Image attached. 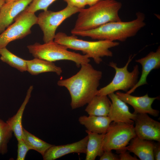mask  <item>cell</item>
Returning <instances> with one entry per match:
<instances>
[{"label": "cell", "mask_w": 160, "mask_h": 160, "mask_svg": "<svg viewBox=\"0 0 160 160\" xmlns=\"http://www.w3.org/2000/svg\"><path fill=\"white\" fill-rule=\"evenodd\" d=\"M108 96L111 100L108 116L112 121L134 124L136 114L130 112L126 103L120 99L114 93Z\"/></svg>", "instance_id": "4fadbf2b"}, {"label": "cell", "mask_w": 160, "mask_h": 160, "mask_svg": "<svg viewBox=\"0 0 160 160\" xmlns=\"http://www.w3.org/2000/svg\"><path fill=\"white\" fill-rule=\"evenodd\" d=\"M135 61L141 65L142 72L139 80L134 87L126 92L130 94L134 92L139 87L148 84L147 78L150 72L153 70L160 68V46L158 47L155 52H151L145 57L136 60Z\"/></svg>", "instance_id": "9a60e30c"}, {"label": "cell", "mask_w": 160, "mask_h": 160, "mask_svg": "<svg viewBox=\"0 0 160 160\" xmlns=\"http://www.w3.org/2000/svg\"><path fill=\"white\" fill-rule=\"evenodd\" d=\"M22 139L30 150H34L43 156L46 151L53 145L50 144L31 134L23 128Z\"/></svg>", "instance_id": "7402d4cb"}, {"label": "cell", "mask_w": 160, "mask_h": 160, "mask_svg": "<svg viewBox=\"0 0 160 160\" xmlns=\"http://www.w3.org/2000/svg\"><path fill=\"white\" fill-rule=\"evenodd\" d=\"M78 121L88 131L99 134H105L112 121L108 116L94 115L81 116Z\"/></svg>", "instance_id": "2e32d148"}, {"label": "cell", "mask_w": 160, "mask_h": 160, "mask_svg": "<svg viewBox=\"0 0 160 160\" xmlns=\"http://www.w3.org/2000/svg\"><path fill=\"white\" fill-rule=\"evenodd\" d=\"M134 130L140 138L160 142V123L150 117L148 114H136Z\"/></svg>", "instance_id": "30bf717a"}, {"label": "cell", "mask_w": 160, "mask_h": 160, "mask_svg": "<svg viewBox=\"0 0 160 160\" xmlns=\"http://www.w3.org/2000/svg\"><path fill=\"white\" fill-rule=\"evenodd\" d=\"M27 47L29 52L34 58L50 62L70 60L74 62L77 67L79 68L82 65L89 63L90 61L87 55L69 51L65 46L54 41L43 44L36 42L28 45Z\"/></svg>", "instance_id": "5b68a950"}, {"label": "cell", "mask_w": 160, "mask_h": 160, "mask_svg": "<svg viewBox=\"0 0 160 160\" xmlns=\"http://www.w3.org/2000/svg\"><path fill=\"white\" fill-rule=\"evenodd\" d=\"M13 132L7 123L0 119V154L7 152V144L12 136Z\"/></svg>", "instance_id": "cb8c5ba5"}, {"label": "cell", "mask_w": 160, "mask_h": 160, "mask_svg": "<svg viewBox=\"0 0 160 160\" xmlns=\"http://www.w3.org/2000/svg\"><path fill=\"white\" fill-rule=\"evenodd\" d=\"M111 104L107 95H96L87 104L85 111L89 115L108 116Z\"/></svg>", "instance_id": "44dd1931"}, {"label": "cell", "mask_w": 160, "mask_h": 160, "mask_svg": "<svg viewBox=\"0 0 160 160\" xmlns=\"http://www.w3.org/2000/svg\"><path fill=\"white\" fill-rule=\"evenodd\" d=\"M101 0H87V5L91 6Z\"/></svg>", "instance_id": "4dcf8cb0"}, {"label": "cell", "mask_w": 160, "mask_h": 160, "mask_svg": "<svg viewBox=\"0 0 160 160\" xmlns=\"http://www.w3.org/2000/svg\"><path fill=\"white\" fill-rule=\"evenodd\" d=\"M119 160H138L136 156H133L130 154L126 149L124 150L119 152Z\"/></svg>", "instance_id": "f1b7e54d"}, {"label": "cell", "mask_w": 160, "mask_h": 160, "mask_svg": "<svg viewBox=\"0 0 160 160\" xmlns=\"http://www.w3.org/2000/svg\"><path fill=\"white\" fill-rule=\"evenodd\" d=\"M88 135L79 141L71 143L55 145L49 148L42 156L44 160H54L72 153L86 154Z\"/></svg>", "instance_id": "5bb4252c"}, {"label": "cell", "mask_w": 160, "mask_h": 160, "mask_svg": "<svg viewBox=\"0 0 160 160\" xmlns=\"http://www.w3.org/2000/svg\"><path fill=\"white\" fill-rule=\"evenodd\" d=\"M88 140L86 147L85 160H95L97 157H100L104 151L103 140L105 134H99L86 130Z\"/></svg>", "instance_id": "ffe728a7"}, {"label": "cell", "mask_w": 160, "mask_h": 160, "mask_svg": "<svg viewBox=\"0 0 160 160\" xmlns=\"http://www.w3.org/2000/svg\"><path fill=\"white\" fill-rule=\"evenodd\" d=\"M100 160H119V156L114 154L111 151H104L100 157Z\"/></svg>", "instance_id": "83f0119b"}, {"label": "cell", "mask_w": 160, "mask_h": 160, "mask_svg": "<svg viewBox=\"0 0 160 160\" xmlns=\"http://www.w3.org/2000/svg\"><path fill=\"white\" fill-rule=\"evenodd\" d=\"M17 141V160H24L28 151L30 150L23 139Z\"/></svg>", "instance_id": "484cf974"}, {"label": "cell", "mask_w": 160, "mask_h": 160, "mask_svg": "<svg viewBox=\"0 0 160 160\" xmlns=\"http://www.w3.org/2000/svg\"><path fill=\"white\" fill-rule=\"evenodd\" d=\"M54 41L63 45L68 49L79 50L89 58H92L97 64H100L103 57H112L113 52L109 49L119 44L117 42L106 40L89 41L79 39L76 36H68L63 32L56 34Z\"/></svg>", "instance_id": "277c9868"}, {"label": "cell", "mask_w": 160, "mask_h": 160, "mask_svg": "<svg viewBox=\"0 0 160 160\" xmlns=\"http://www.w3.org/2000/svg\"><path fill=\"white\" fill-rule=\"evenodd\" d=\"M32 0H17L5 2L0 9V33L12 23Z\"/></svg>", "instance_id": "7c38bea8"}, {"label": "cell", "mask_w": 160, "mask_h": 160, "mask_svg": "<svg viewBox=\"0 0 160 160\" xmlns=\"http://www.w3.org/2000/svg\"><path fill=\"white\" fill-rule=\"evenodd\" d=\"M33 89V86H30L28 89L25 99L16 113L12 117L8 119L6 121L12 130L17 140L22 139L23 115L26 106L31 97Z\"/></svg>", "instance_id": "d6986e66"}, {"label": "cell", "mask_w": 160, "mask_h": 160, "mask_svg": "<svg viewBox=\"0 0 160 160\" xmlns=\"http://www.w3.org/2000/svg\"><path fill=\"white\" fill-rule=\"evenodd\" d=\"M57 0H32L25 9L26 11L34 13L39 10H47L48 7Z\"/></svg>", "instance_id": "d4e9b609"}, {"label": "cell", "mask_w": 160, "mask_h": 160, "mask_svg": "<svg viewBox=\"0 0 160 160\" xmlns=\"http://www.w3.org/2000/svg\"><path fill=\"white\" fill-rule=\"evenodd\" d=\"M81 9L68 5L60 11H44L37 17L38 24L43 33L44 43L54 41L58 27L65 20L78 13Z\"/></svg>", "instance_id": "52a82bcc"}, {"label": "cell", "mask_w": 160, "mask_h": 160, "mask_svg": "<svg viewBox=\"0 0 160 160\" xmlns=\"http://www.w3.org/2000/svg\"><path fill=\"white\" fill-rule=\"evenodd\" d=\"M68 5L79 9L84 8L87 5V0H63Z\"/></svg>", "instance_id": "4316f807"}, {"label": "cell", "mask_w": 160, "mask_h": 160, "mask_svg": "<svg viewBox=\"0 0 160 160\" xmlns=\"http://www.w3.org/2000/svg\"><path fill=\"white\" fill-rule=\"evenodd\" d=\"M115 94L120 99L133 108L134 114L145 113L154 117L158 116L159 115V111L152 107L153 103L159 99V97H150L147 93L142 96H134L120 92H116Z\"/></svg>", "instance_id": "8fae6325"}, {"label": "cell", "mask_w": 160, "mask_h": 160, "mask_svg": "<svg viewBox=\"0 0 160 160\" xmlns=\"http://www.w3.org/2000/svg\"><path fill=\"white\" fill-rule=\"evenodd\" d=\"M16 0H5V2H8Z\"/></svg>", "instance_id": "d6a6232c"}, {"label": "cell", "mask_w": 160, "mask_h": 160, "mask_svg": "<svg viewBox=\"0 0 160 160\" xmlns=\"http://www.w3.org/2000/svg\"><path fill=\"white\" fill-rule=\"evenodd\" d=\"M5 3V0H0V9L2 5Z\"/></svg>", "instance_id": "1f68e13d"}, {"label": "cell", "mask_w": 160, "mask_h": 160, "mask_svg": "<svg viewBox=\"0 0 160 160\" xmlns=\"http://www.w3.org/2000/svg\"><path fill=\"white\" fill-rule=\"evenodd\" d=\"M136 136L133 124L113 122L111 124L104 135L103 150L104 151L115 150L119 153L126 149L129 142Z\"/></svg>", "instance_id": "ba28073f"}, {"label": "cell", "mask_w": 160, "mask_h": 160, "mask_svg": "<svg viewBox=\"0 0 160 160\" xmlns=\"http://www.w3.org/2000/svg\"><path fill=\"white\" fill-rule=\"evenodd\" d=\"M153 153L154 160L160 159V142H158L154 143L153 149Z\"/></svg>", "instance_id": "f546056e"}, {"label": "cell", "mask_w": 160, "mask_h": 160, "mask_svg": "<svg viewBox=\"0 0 160 160\" xmlns=\"http://www.w3.org/2000/svg\"><path fill=\"white\" fill-rule=\"evenodd\" d=\"M136 15V18L131 21L110 22L90 30H71V33L76 36L89 37L94 39L123 42L135 36L145 25L144 14L138 12Z\"/></svg>", "instance_id": "7a4b0ae2"}, {"label": "cell", "mask_w": 160, "mask_h": 160, "mask_svg": "<svg viewBox=\"0 0 160 160\" xmlns=\"http://www.w3.org/2000/svg\"><path fill=\"white\" fill-rule=\"evenodd\" d=\"M134 56H130L126 65L123 67H118L117 64L113 62L109 63V65L115 70L114 76L108 84L98 90L96 95L107 96L119 90L126 92L134 87L138 80L140 74L138 65H135L131 72L128 70V65Z\"/></svg>", "instance_id": "8992f818"}, {"label": "cell", "mask_w": 160, "mask_h": 160, "mask_svg": "<svg viewBox=\"0 0 160 160\" xmlns=\"http://www.w3.org/2000/svg\"><path fill=\"white\" fill-rule=\"evenodd\" d=\"M27 71L32 75L52 72L60 76L62 73L61 68L56 65L53 62L39 58H34L31 60H27Z\"/></svg>", "instance_id": "ac0fdd59"}, {"label": "cell", "mask_w": 160, "mask_h": 160, "mask_svg": "<svg viewBox=\"0 0 160 160\" xmlns=\"http://www.w3.org/2000/svg\"><path fill=\"white\" fill-rule=\"evenodd\" d=\"M0 60L21 72L27 71V60L14 55L6 47L0 49Z\"/></svg>", "instance_id": "603a6c76"}, {"label": "cell", "mask_w": 160, "mask_h": 160, "mask_svg": "<svg viewBox=\"0 0 160 160\" xmlns=\"http://www.w3.org/2000/svg\"><path fill=\"white\" fill-rule=\"evenodd\" d=\"M126 147L127 151L134 153L141 160H154L153 153L154 143L141 139L136 136Z\"/></svg>", "instance_id": "e0dca14e"}, {"label": "cell", "mask_w": 160, "mask_h": 160, "mask_svg": "<svg viewBox=\"0 0 160 160\" xmlns=\"http://www.w3.org/2000/svg\"><path fill=\"white\" fill-rule=\"evenodd\" d=\"M121 7V3L115 0H101L87 8L81 9L72 30L87 31L109 22L121 21L119 12Z\"/></svg>", "instance_id": "3957f363"}, {"label": "cell", "mask_w": 160, "mask_h": 160, "mask_svg": "<svg viewBox=\"0 0 160 160\" xmlns=\"http://www.w3.org/2000/svg\"><path fill=\"white\" fill-rule=\"evenodd\" d=\"M81 67L75 75L57 82L58 86L64 87L68 91L73 109L83 106L96 95L102 76V71L95 69L89 63Z\"/></svg>", "instance_id": "6da1fadb"}, {"label": "cell", "mask_w": 160, "mask_h": 160, "mask_svg": "<svg viewBox=\"0 0 160 160\" xmlns=\"http://www.w3.org/2000/svg\"><path fill=\"white\" fill-rule=\"evenodd\" d=\"M15 22L0 34V49L6 47L10 42L25 37L31 33V28L37 23L35 13L24 10L15 19Z\"/></svg>", "instance_id": "9c48e42d"}]
</instances>
